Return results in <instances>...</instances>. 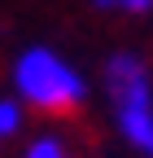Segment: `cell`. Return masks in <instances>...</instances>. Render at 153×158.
I'll return each mask as SVG.
<instances>
[{
	"label": "cell",
	"mask_w": 153,
	"mask_h": 158,
	"mask_svg": "<svg viewBox=\"0 0 153 158\" xmlns=\"http://www.w3.org/2000/svg\"><path fill=\"white\" fill-rule=\"evenodd\" d=\"M13 88H18V101L40 110V114H70V110H79L88 101L83 75L44 44H35V48H26L18 57Z\"/></svg>",
	"instance_id": "obj_1"
},
{
	"label": "cell",
	"mask_w": 153,
	"mask_h": 158,
	"mask_svg": "<svg viewBox=\"0 0 153 158\" xmlns=\"http://www.w3.org/2000/svg\"><path fill=\"white\" fill-rule=\"evenodd\" d=\"M105 88L114 97V118L131 149L153 158V79L136 53H114L105 66Z\"/></svg>",
	"instance_id": "obj_2"
},
{
	"label": "cell",
	"mask_w": 153,
	"mask_h": 158,
	"mask_svg": "<svg viewBox=\"0 0 153 158\" xmlns=\"http://www.w3.org/2000/svg\"><path fill=\"white\" fill-rule=\"evenodd\" d=\"M18 127H22V101L5 97V101H0V141H5V136H13Z\"/></svg>",
	"instance_id": "obj_3"
},
{
	"label": "cell",
	"mask_w": 153,
	"mask_h": 158,
	"mask_svg": "<svg viewBox=\"0 0 153 158\" xmlns=\"http://www.w3.org/2000/svg\"><path fill=\"white\" fill-rule=\"evenodd\" d=\"M26 158H70V149L57 141V136H40V141H31Z\"/></svg>",
	"instance_id": "obj_4"
},
{
	"label": "cell",
	"mask_w": 153,
	"mask_h": 158,
	"mask_svg": "<svg viewBox=\"0 0 153 158\" xmlns=\"http://www.w3.org/2000/svg\"><path fill=\"white\" fill-rule=\"evenodd\" d=\"M96 9H118V13H131V18H140L153 9V0H96Z\"/></svg>",
	"instance_id": "obj_5"
}]
</instances>
